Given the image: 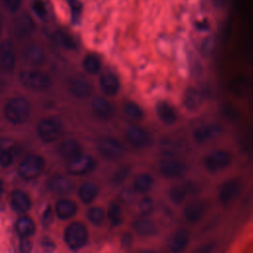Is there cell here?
I'll return each instance as SVG.
<instances>
[{
  "mask_svg": "<svg viewBox=\"0 0 253 253\" xmlns=\"http://www.w3.org/2000/svg\"><path fill=\"white\" fill-rule=\"evenodd\" d=\"M234 161V155L228 148L217 147L209 150L201 159L203 170L209 175H217L228 170Z\"/></svg>",
  "mask_w": 253,
  "mask_h": 253,
  "instance_id": "cell-1",
  "label": "cell"
},
{
  "mask_svg": "<svg viewBox=\"0 0 253 253\" xmlns=\"http://www.w3.org/2000/svg\"><path fill=\"white\" fill-rule=\"evenodd\" d=\"M245 189V182L240 176H232L224 180L218 187L216 201L223 210L231 209L241 198Z\"/></svg>",
  "mask_w": 253,
  "mask_h": 253,
  "instance_id": "cell-2",
  "label": "cell"
},
{
  "mask_svg": "<svg viewBox=\"0 0 253 253\" xmlns=\"http://www.w3.org/2000/svg\"><path fill=\"white\" fill-rule=\"evenodd\" d=\"M224 132L225 129L221 123L217 121H205L194 126L190 136L195 145L204 147L218 140Z\"/></svg>",
  "mask_w": 253,
  "mask_h": 253,
  "instance_id": "cell-3",
  "label": "cell"
},
{
  "mask_svg": "<svg viewBox=\"0 0 253 253\" xmlns=\"http://www.w3.org/2000/svg\"><path fill=\"white\" fill-rule=\"evenodd\" d=\"M201 191L202 187L198 181L181 179L167 188L166 197L172 206L182 207L188 200L197 197Z\"/></svg>",
  "mask_w": 253,
  "mask_h": 253,
  "instance_id": "cell-4",
  "label": "cell"
},
{
  "mask_svg": "<svg viewBox=\"0 0 253 253\" xmlns=\"http://www.w3.org/2000/svg\"><path fill=\"white\" fill-rule=\"evenodd\" d=\"M209 210L210 205L206 199L194 197L182 206L181 217L186 224L195 226L205 219Z\"/></svg>",
  "mask_w": 253,
  "mask_h": 253,
  "instance_id": "cell-5",
  "label": "cell"
},
{
  "mask_svg": "<svg viewBox=\"0 0 253 253\" xmlns=\"http://www.w3.org/2000/svg\"><path fill=\"white\" fill-rule=\"evenodd\" d=\"M156 170L160 177L168 181H178L188 174L190 165L179 158L164 157L156 165Z\"/></svg>",
  "mask_w": 253,
  "mask_h": 253,
  "instance_id": "cell-6",
  "label": "cell"
},
{
  "mask_svg": "<svg viewBox=\"0 0 253 253\" xmlns=\"http://www.w3.org/2000/svg\"><path fill=\"white\" fill-rule=\"evenodd\" d=\"M124 138L126 144L135 150H145L153 144L150 132L136 124L126 126L124 130Z\"/></svg>",
  "mask_w": 253,
  "mask_h": 253,
  "instance_id": "cell-7",
  "label": "cell"
},
{
  "mask_svg": "<svg viewBox=\"0 0 253 253\" xmlns=\"http://www.w3.org/2000/svg\"><path fill=\"white\" fill-rule=\"evenodd\" d=\"M98 152L107 160L117 162L122 160L127 154V148L118 138L104 136L97 141Z\"/></svg>",
  "mask_w": 253,
  "mask_h": 253,
  "instance_id": "cell-8",
  "label": "cell"
},
{
  "mask_svg": "<svg viewBox=\"0 0 253 253\" xmlns=\"http://www.w3.org/2000/svg\"><path fill=\"white\" fill-rule=\"evenodd\" d=\"M30 104L23 98H14L9 100L4 109L6 119L13 124L25 123L30 116Z\"/></svg>",
  "mask_w": 253,
  "mask_h": 253,
  "instance_id": "cell-9",
  "label": "cell"
},
{
  "mask_svg": "<svg viewBox=\"0 0 253 253\" xmlns=\"http://www.w3.org/2000/svg\"><path fill=\"white\" fill-rule=\"evenodd\" d=\"M89 238L87 227L80 221L72 222L64 232V240L69 248L77 250L86 245Z\"/></svg>",
  "mask_w": 253,
  "mask_h": 253,
  "instance_id": "cell-10",
  "label": "cell"
},
{
  "mask_svg": "<svg viewBox=\"0 0 253 253\" xmlns=\"http://www.w3.org/2000/svg\"><path fill=\"white\" fill-rule=\"evenodd\" d=\"M21 83L32 90L42 91L47 89L51 84V79L49 76L39 70H25L20 74Z\"/></svg>",
  "mask_w": 253,
  "mask_h": 253,
  "instance_id": "cell-11",
  "label": "cell"
},
{
  "mask_svg": "<svg viewBox=\"0 0 253 253\" xmlns=\"http://www.w3.org/2000/svg\"><path fill=\"white\" fill-rule=\"evenodd\" d=\"M132 233L142 239L155 238L159 233L157 223L149 216H137L130 221Z\"/></svg>",
  "mask_w": 253,
  "mask_h": 253,
  "instance_id": "cell-12",
  "label": "cell"
},
{
  "mask_svg": "<svg viewBox=\"0 0 253 253\" xmlns=\"http://www.w3.org/2000/svg\"><path fill=\"white\" fill-rule=\"evenodd\" d=\"M38 132L44 142L57 140L62 132V124L56 118L42 119L38 125Z\"/></svg>",
  "mask_w": 253,
  "mask_h": 253,
  "instance_id": "cell-13",
  "label": "cell"
},
{
  "mask_svg": "<svg viewBox=\"0 0 253 253\" xmlns=\"http://www.w3.org/2000/svg\"><path fill=\"white\" fill-rule=\"evenodd\" d=\"M44 168V160L39 155L27 156L19 165L18 173L23 179L31 180L41 175Z\"/></svg>",
  "mask_w": 253,
  "mask_h": 253,
  "instance_id": "cell-14",
  "label": "cell"
},
{
  "mask_svg": "<svg viewBox=\"0 0 253 253\" xmlns=\"http://www.w3.org/2000/svg\"><path fill=\"white\" fill-rule=\"evenodd\" d=\"M96 168L95 159L89 155L80 153L68 161L67 171L68 173L76 176H82L92 173Z\"/></svg>",
  "mask_w": 253,
  "mask_h": 253,
  "instance_id": "cell-15",
  "label": "cell"
},
{
  "mask_svg": "<svg viewBox=\"0 0 253 253\" xmlns=\"http://www.w3.org/2000/svg\"><path fill=\"white\" fill-rule=\"evenodd\" d=\"M192 236L187 227H178L170 235L167 248L172 253H182L188 249L191 244Z\"/></svg>",
  "mask_w": 253,
  "mask_h": 253,
  "instance_id": "cell-16",
  "label": "cell"
},
{
  "mask_svg": "<svg viewBox=\"0 0 253 253\" xmlns=\"http://www.w3.org/2000/svg\"><path fill=\"white\" fill-rule=\"evenodd\" d=\"M155 115L158 121L166 126H175L179 120L175 107L165 100H160L155 104Z\"/></svg>",
  "mask_w": 253,
  "mask_h": 253,
  "instance_id": "cell-17",
  "label": "cell"
},
{
  "mask_svg": "<svg viewBox=\"0 0 253 253\" xmlns=\"http://www.w3.org/2000/svg\"><path fill=\"white\" fill-rule=\"evenodd\" d=\"M155 184V179L153 175L149 172L143 171L135 174L130 181V189L136 195H146L152 190Z\"/></svg>",
  "mask_w": 253,
  "mask_h": 253,
  "instance_id": "cell-18",
  "label": "cell"
},
{
  "mask_svg": "<svg viewBox=\"0 0 253 253\" xmlns=\"http://www.w3.org/2000/svg\"><path fill=\"white\" fill-rule=\"evenodd\" d=\"M102 92L108 97H116L121 91V81L119 77L110 70L104 71L99 79Z\"/></svg>",
  "mask_w": 253,
  "mask_h": 253,
  "instance_id": "cell-19",
  "label": "cell"
},
{
  "mask_svg": "<svg viewBox=\"0 0 253 253\" xmlns=\"http://www.w3.org/2000/svg\"><path fill=\"white\" fill-rule=\"evenodd\" d=\"M92 111L96 115L97 118L103 121H109L114 118L116 114V110L114 105L102 97H96L93 99L92 104Z\"/></svg>",
  "mask_w": 253,
  "mask_h": 253,
  "instance_id": "cell-20",
  "label": "cell"
},
{
  "mask_svg": "<svg viewBox=\"0 0 253 253\" xmlns=\"http://www.w3.org/2000/svg\"><path fill=\"white\" fill-rule=\"evenodd\" d=\"M16 54L13 43L6 40L0 43V67L6 71L11 72L14 69Z\"/></svg>",
  "mask_w": 253,
  "mask_h": 253,
  "instance_id": "cell-21",
  "label": "cell"
},
{
  "mask_svg": "<svg viewBox=\"0 0 253 253\" xmlns=\"http://www.w3.org/2000/svg\"><path fill=\"white\" fill-rule=\"evenodd\" d=\"M47 188L51 193H53L55 195L64 196V195L69 194L72 191L73 185L68 178H66L64 176L57 175V176L51 177L48 180Z\"/></svg>",
  "mask_w": 253,
  "mask_h": 253,
  "instance_id": "cell-22",
  "label": "cell"
},
{
  "mask_svg": "<svg viewBox=\"0 0 253 253\" xmlns=\"http://www.w3.org/2000/svg\"><path fill=\"white\" fill-rule=\"evenodd\" d=\"M204 102V98L202 95V92L195 88V87H189L183 98V104L184 107L187 109L189 112H196L198 111Z\"/></svg>",
  "mask_w": 253,
  "mask_h": 253,
  "instance_id": "cell-23",
  "label": "cell"
},
{
  "mask_svg": "<svg viewBox=\"0 0 253 253\" xmlns=\"http://www.w3.org/2000/svg\"><path fill=\"white\" fill-rule=\"evenodd\" d=\"M106 216L113 227H119L123 225L125 222V212L122 204L116 201L111 202L108 206Z\"/></svg>",
  "mask_w": 253,
  "mask_h": 253,
  "instance_id": "cell-24",
  "label": "cell"
},
{
  "mask_svg": "<svg viewBox=\"0 0 253 253\" xmlns=\"http://www.w3.org/2000/svg\"><path fill=\"white\" fill-rule=\"evenodd\" d=\"M124 115L132 122L138 123L143 121L144 119V111L143 109L134 101L127 100L123 104L122 107Z\"/></svg>",
  "mask_w": 253,
  "mask_h": 253,
  "instance_id": "cell-25",
  "label": "cell"
},
{
  "mask_svg": "<svg viewBox=\"0 0 253 253\" xmlns=\"http://www.w3.org/2000/svg\"><path fill=\"white\" fill-rule=\"evenodd\" d=\"M132 165L123 164L119 166L111 175V184L115 187H120L124 185L131 176Z\"/></svg>",
  "mask_w": 253,
  "mask_h": 253,
  "instance_id": "cell-26",
  "label": "cell"
},
{
  "mask_svg": "<svg viewBox=\"0 0 253 253\" xmlns=\"http://www.w3.org/2000/svg\"><path fill=\"white\" fill-rule=\"evenodd\" d=\"M155 210V201L154 199L146 195H141L135 204V211L138 216H150Z\"/></svg>",
  "mask_w": 253,
  "mask_h": 253,
  "instance_id": "cell-27",
  "label": "cell"
},
{
  "mask_svg": "<svg viewBox=\"0 0 253 253\" xmlns=\"http://www.w3.org/2000/svg\"><path fill=\"white\" fill-rule=\"evenodd\" d=\"M11 205L14 211L18 212H26L31 208V201L25 192L16 190L12 194Z\"/></svg>",
  "mask_w": 253,
  "mask_h": 253,
  "instance_id": "cell-28",
  "label": "cell"
},
{
  "mask_svg": "<svg viewBox=\"0 0 253 253\" xmlns=\"http://www.w3.org/2000/svg\"><path fill=\"white\" fill-rule=\"evenodd\" d=\"M77 211L76 204L68 199L59 200L55 206V211L59 218L68 219L72 217Z\"/></svg>",
  "mask_w": 253,
  "mask_h": 253,
  "instance_id": "cell-29",
  "label": "cell"
},
{
  "mask_svg": "<svg viewBox=\"0 0 253 253\" xmlns=\"http://www.w3.org/2000/svg\"><path fill=\"white\" fill-rule=\"evenodd\" d=\"M69 90L77 98H86L92 92L91 85L81 78L71 79L69 82Z\"/></svg>",
  "mask_w": 253,
  "mask_h": 253,
  "instance_id": "cell-30",
  "label": "cell"
},
{
  "mask_svg": "<svg viewBox=\"0 0 253 253\" xmlns=\"http://www.w3.org/2000/svg\"><path fill=\"white\" fill-rule=\"evenodd\" d=\"M99 194V187L94 182H84L78 191V196L84 204L92 203Z\"/></svg>",
  "mask_w": 253,
  "mask_h": 253,
  "instance_id": "cell-31",
  "label": "cell"
},
{
  "mask_svg": "<svg viewBox=\"0 0 253 253\" xmlns=\"http://www.w3.org/2000/svg\"><path fill=\"white\" fill-rule=\"evenodd\" d=\"M81 144L76 139H67L59 146V153L62 157L70 160L81 153Z\"/></svg>",
  "mask_w": 253,
  "mask_h": 253,
  "instance_id": "cell-32",
  "label": "cell"
},
{
  "mask_svg": "<svg viewBox=\"0 0 253 253\" xmlns=\"http://www.w3.org/2000/svg\"><path fill=\"white\" fill-rule=\"evenodd\" d=\"M24 57L27 62H29L32 65H40L44 61L45 55L43 49L37 45L32 44L28 46L24 51Z\"/></svg>",
  "mask_w": 253,
  "mask_h": 253,
  "instance_id": "cell-33",
  "label": "cell"
},
{
  "mask_svg": "<svg viewBox=\"0 0 253 253\" xmlns=\"http://www.w3.org/2000/svg\"><path fill=\"white\" fill-rule=\"evenodd\" d=\"M15 34L19 38H25L29 36L34 30V23L27 15L20 17L14 27Z\"/></svg>",
  "mask_w": 253,
  "mask_h": 253,
  "instance_id": "cell-34",
  "label": "cell"
},
{
  "mask_svg": "<svg viewBox=\"0 0 253 253\" xmlns=\"http://www.w3.org/2000/svg\"><path fill=\"white\" fill-rule=\"evenodd\" d=\"M35 223L29 216H23L18 219L16 224V229L19 235L22 237H29L35 232Z\"/></svg>",
  "mask_w": 253,
  "mask_h": 253,
  "instance_id": "cell-35",
  "label": "cell"
},
{
  "mask_svg": "<svg viewBox=\"0 0 253 253\" xmlns=\"http://www.w3.org/2000/svg\"><path fill=\"white\" fill-rule=\"evenodd\" d=\"M83 67L89 74H97L102 68L100 58L95 54H88L83 60Z\"/></svg>",
  "mask_w": 253,
  "mask_h": 253,
  "instance_id": "cell-36",
  "label": "cell"
},
{
  "mask_svg": "<svg viewBox=\"0 0 253 253\" xmlns=\"http://www.w3.org/2000/svg\"><path fill=\"white\" fill-rule=\"evenodd\" d=\"M87 218L88 220L95 226H100L103 224L104 220H105V217H106V212L105 211L103 210V208L101 207H98V206H95V207H92L88 210L87 213Z\"/></svg>",
  "mask_w": 253,
  "mask_h": 253,
  "instance_id": "cell-37",
  "label": "cell"
},
{
  "mask_svg": "<svg viewBox=\"0 0 253 253\" xmlns=\"http://www.w3.org/2000/svg\"><path fill=\"white\" fill-rule=\"evenodd\" d=\"M13 150L9 145L0 143V165L2 167H8L13 161Z\"/></svg>",
  "mask_w": 253,
  "mask_h": 253,
  "instance_id": "cell-38",
  "label": "cell"
},
{
  "mask_svg": "<svg viewBox=\"0 0 253 253\" xmlns=\"http://www.w3.org/2000/svg\"><path fill=\"white\" fill-rule=\"evenodd\" d=\"M70 8L71 19L73 23H77L80 19L81 12H82V4L79 0H65Z\"/></svg>",
  "mask_w": 253,
  "mask_h": 253,
  "instance_id": "cell-39",
  "label": "cell"
},
{
  "mask_svg": "<svg viewBox=\"0 0 253 253\" xmlns=\"http://www.w3.org/2000/svg\"><path fill=\"white\" fill-rule=\"evenodd\" d=\"M135 193L129 188H124L120 191L119 195H118V199H119V203L124 204V205H130L134 202V197H135Z\"/></svg>",
  "mask_w": 253,
  "mask_h": 253,
  "instance_id": "cell-40",
  "label": "cell"
},
{
  "mask_svg": "<svg viewBox=\"0 0 253 253\" xmlns=\"http://www.w3.org/2000/svg\"><path fill=\"white\" fill-rule=\"evenodd\" d=\"M57 40L60 42V44L63 45L67 49H74V48H76L77 44H76L75 40L70 35H68L66 33H62V32L58 33L57 34Z\"/></svg>",
  "mask_w": 253,
  "mask_h": 253,
  "instance_id": "cell-41",
  "label": "cell"
},
{
  "mask_svg": "<svg viewBox=\"0 0 253 253\" xmlns=\"http://www.w3.org/2000/svg\"><path fill=\"white\" fill-rule=\"evenodd\" d=\"M32 8H33L35 14L39 18H41L42 20H44L46 18L47 10H46V6H45V4H44V2L42 0H35V1H33Z\"/></svg>",
  "mask_w": 253,
  "mask_h": 253,
  "instance_id": "cell-42",
  "label": "cell"
},
{
  "mask_svg": "<svg viewBox=\"0 0 253 253\" xmlns=\"http://www.w3.org/2000/svg\"><path fill=\"white\" fill-rule=\"evenodd\" d=\"M133 243V234L132 232H125L122 236V246L124 248H130Z\"/></svg>",
  "mask_w": 253,
  "mask_h": 253,
  "instance_id": "cell-43",
  "label": "cell"
},
{
  "mask_svg": "<svg viewBox=\"0 0 253 253\" xmlns=\"http://www.w3.org/2000/svg\"><path fill=\"white\" fill-rule=\"evenodd\" d=\"M6 7L11 11H17L22 3V0H4Z\"/></svg>",
  "mask_w": 253,
  "mask_h": 253,
  "instance_id": "cell-44",
  "label": "cell"
},
{
  "mask_svg": "<svg viewBox=\"0 0 253 253\" xmlns=\"http://www.w3.org/2000/svg\"><path fill=\"white\" fill-rule=\"evenodd\" d=\"M21 247H22V250H24V251H30L31 243L27 239H25L24 242L21 243Z\"/></svg>",
  "mask_w": 253,
  "mask_h": 253,
  "instance_id": "cell-45",
  "label": "cell"
},
{
  "mask_svg": "<svg viewBox=\"0 0 253 253\" xmlns=\"http://www.w3.org/2000/svg\"><path fill=\"white\" fill-rule=\"evenodd\" d=\"M2 193H3V186H2V182H1V180H0V198H1V196H2Z\"/></svg>",
  "mask_w": 253,
  "mask_h": 253,
  "instance_id": "cell-46",
  "label": "cell"
},
{
  "mask_svg": "<svg viewBox=\"0 0 253 253\" xmlns=\"http://www.w3.org/2000/svg\"><path fill=\"white\" fill-rule=\"evenodd\" d=\"M0 32H1V22H0Z\"/></svg>",
  "mask_w": 253,
  "mask_h": 253,
  "instance_id": "cell-47",
  "label": "cell"
}]
</instances>
